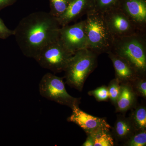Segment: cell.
<instances>
[{"mask_svg": "<svg viewBox=\"0 0 146 146\" xmlns=\"http://www.w3.org/2000/svg\"><path fill=\"white\" fill-rule=\"evenodd\" d=\"M137 96L129 83L121 84V91L115 104L116 112L124 114L136 106Z\"/></svg>", "mask_w": 146, "mask_h": 146, "instance_id": "obj_13", "label": "cell"}, {"mask_svg": "<svg viewBox=\"0 0 146 146\" xmlns=\"http://www.w3.org/2000/svg\"><path fill=\"white\" fill-rule=\"evenodd\" d=\"M111 51L127 61L139 76H146L145 33L115 38Z\"/></svg>", "mask_w": 146, "mask_h": 146, "instance_id": "obj_2", "label": "cell"}, {"mask_svg": "<svg viewBox=\"0 0 146 146\" xmlns=\"http://www.w3.org/2000/svg\"><path fill=\"white\" fill-rule=\"evenodd\" d=\"M86 16L84 21L88 49L98 55L111 51L115 38L108 27L103 14L91 9Z\"/></svg>", "mask_w": 146, "mask_h": 146, "instance_id": "obj_3", "label": "cell"}, {"mask_svg": "<svg viewBox=\"0 0 146 146\" xmlns=\"http://www.w3.org/2000/svg\"><path fill=\"white\" fill-rule=\"evenodd\" d=\"M98 56L88 48L76 52L64 71L66 83L79 91H82L88 76L97 67Z\"/></svg>", "mask_w": 146, "mask_h": 146, "instance_id": "obj_4", "label": "cell"}, {"mask_svg": "<svg viewBox=\"0 0 146 146\" xmlns=\"http://www.w3.org/2000/svg\"><path fill=\"white\" fill-rule=\"evenodd\" d=\"M107 54L115 69V78L120 84H131L139 76L136 71L122 58L111 51Z\"/></svg>", "mask_w": 146, "mask_h": 146, "instance_id": "obj_11", "label": "cell"}, {"mask_svg": "<svg viewBox=\"0 0 146 146\" xmlns=\"http://www.w3.org/2000/svg\"><path fill=\"white\" fill-rule=\"evenodd\" d=\"M39 91L42 97L71 109L80 103V98L72 96L66 91L63 78L51 73H46L42 77Z\"/></svg>", "mask_w": 146, "mask_h": 146, "instance_id": "obj_5", "label": "cell"}, {"mask_svg": "<svg viewBox=\"0 0 146 146\" xmlns=\"http://www.w3.org/2000/svg\"><path fill=\"white\" fill-rule=\"evenodd\" d=\"M14 30H12L9 29L0 18V39H7L9 36L14 35Z\"/></svg>", "mask_w": 146, "mask_h": 146, "instance_id": "obj_23", "label": "cell"}, {"mask_svg": "<svg viewBox=\"0 0 146 146\" xmlns=\"http://www.w3.org/2000/svg\"><path fill=\"white\" fill-rule=\"evenodd\" d=\"M103 15L108 27L114 38L141 33L128 17L118 7L110 9L103 13Z\"/></svg>", "mask_w": 146, "mask_h": 146, "instance_id": "obj_8", "label": "cell"}, {"mask_svg": "<svg viewBox=\"0 0 146 146\" xmlns=\"http://www.w3.org/2000/svg\"><path fill=\"white\" fill-rule=\"evenodd\" d=\"M50 14L56 18L65 13L69 4L68 0H49Z\"/></svg>", "mask_w": 146, "mask_h": 146, "instance_id": "obj_17", "label": "cell"}, {"mask_svg": "<svg viewBox=\"0 0 146 146\" xmlns=\"http://www.w3.org/2000/svg\"><path fill=\"white\" fill-rule=\"evenodd\" d=\"M136 131L129 117L122 114L118 115L112 132L115 141L123 143Z\"/></svg>", "mask_w": 146, "mask_h": 146, "instance_id": "obj_14", "label": "cell"}, {"mask_svg": "<svg viewBox=\"0 0 146 146\" xmlns=\"http://www.w3.org/2000/svg\"><path fill=\"white\" fill-rule=\"evenodd\" d=\"M68 2H69V3L70 2L72 1H73V0H68Z\"/></svg>", "mask_w": 146, "mask_h": 146, "instance_id": "obj_26", "label": "cell"}, {"mask_svg": "<svg viewBox=\"0 0 146 146\" xmlns=\"http://www.w3.org/2000/svg\"><path fill=\"white\" fill-rule=\"evenodd\" d=\"M123 145L125 146H145L146 130L136 131Z\"/></svg>", "mask_w": 146, "mask_h": 146, "instance_id": "obj_19", "label": "cell"}, {"mask_svg": "<svg viewBox=\"0 0 146 146\" xmlns=\"http://www.w3.org/2000/svg\"><path fill=\"white\" fill-rule=\"evenodd\" d=\"M58 40L68 50L74 54L80 50L88 48L85 21L60 27Z\"/></svg>", "mask_w": 146, "mask_h": 146, "instance_id": "obj_7", "label": "cell"}, {"mask_svg": "<svg viewBox=\"0 0 146 146\" xmlns=\"http://www.w3.org/2000/svg\"><path fill=\"white\" fill-rule=\"evenodd\" d=\"M72 110V114L68 117L67 121L69 122L74 123L80 127L86 134L99 128H111L104 118L94 117L87 114L81 110L79 106H74Z\"/></svg>", "mask_w": 146, "mask_h": 146, "instance_id": "obj_10", "label": "cell"}, {"mask_svg": "<svg viewBox=\"0 0 146 146\" xmlns=\"http://www.w3.org/2000/svg\"><path fill=\"white\" fill-rule=\"evenodd\" d=\"M109 100L112 104L115 105L121 91V84L116 78L111 80L107 86Z\"/></svg>", "mask_w": 146, "mask_h": 146, "instance_id": "obj_20", "label": "cell"}, {"mask_svg": "<svg viewBox=\"0 0 146 146\" xmlns=\"http://www.w3.org/2000/svg\"><path fill=\"white\" fill-rule=\"evenodd\" d=\"M116 7L128 17L139 31L145 33L146 3L145 0H123Z\"/></svg>", "mask_w": 146, "mask_h": 146, "instance_id": "obj_9", "label": "cell"}, {"mask_svg": "<svg viewBox=\"0 0 146 146\" xmlns=\"http://www.w3.org/2000/svg\"><path fill=\"white\" fill-rule=\"evenodd\" d=\"M129 117L136 131L146 130V108L145 105L135 106Z\"/></svg>", "mask_w": 146, "mask_h": 146, "instance_id": "obj_16", "label": "cell"}, {"mask_svg": "<svg viewBox=\"0 0 146 146\" xmlns=\"http://www.w3.org/2000/svg\"><path fill=\"white\" fill-rule=\"evenodd\" d=\"M133 90L137 96L146 98V76H139L131 84Z\"/></svg>", "mask_w": 146, "mask_h": 146, "instance_id": "obj_21", "label": "cell"}, {"mask_svg": "<svg viewBox=\"0 0 146 146\" xmlns=\"http://www.w3.org/2000/svg\"><path fill=\"white\" fill-rule=\"evenodd\" d=\"M90 96L94 97L98 102L107 101L109 100L108 87L102 86L96 89L88 92Z\"/></svg>", "mask_w": 146, "mask_h": 146, "instance_id": "obj_22", "label": "cell"}, {"mask_svg": "<svg viewBox=\"0 0 146 146\" xmlns=\"http://www.w3.org/2000/svg\"><path fill=\"white\" fill-rule=\"evenodd\" d=\"M89 0H73L69 3L63 15L57 18L60 27L69 25L91 10V3Z\"/></svg>", "mask_w": 146, "mask_h": 146, "instance_id": "obj_12", "label": "cell"}, {"mask_svg": "<svg viewBox=\"0 0 146 146\" xmlns=\"http://www.w3.org/2000/svg\"><path fill=\"white\" fill-rule=\"evenodd\" d=\"M86 141L82 144L83 146H94V141L92 136L89 134H87Z\"/></svg>", "mask_w": 146, "mask_h": 146, "instance_id": "obj_25", "label": "cell"}, {"mask_svg": "<svg viewBox=\"0 0 146 146\" xmlns=\"http://www.w3.org/2000/svg\"><path fill=\"white\" fill-rule=\"evenodd\" d=\"M117 0H95L91 5V9L104 13L117 6Z\"/></svg>", "mask_w": 146, "mask_h": 146, "instance_id": "obj_18", "label": "cell"}, {"mask_svg": "<svg viewBox=\"0 0 146 146\" xmlns=\"http://www.w3.org/2000/svg\"><path fill=\"white\" fill-rule=\"evenodd\" d=\"M18 0H0V11L3 9L13 5Z\"/></svg>", "mask_w": 146, "mask_h": 146, "instance_id": "obj_24", "label": "cell"}, {"mask_svg": "<svg viewBox=\"0 0 146 146\" xmlns=\"http://www.w3.org/2000/svg\"><path fill=\"white\" fill-rule=\"evenodd\" d=\"M73 54L58 39L45 47L35 60L42 68L60 73L65 71Z\"/></svg>", "mask_w": 146, "mask_h": 146, "instance_id": "obj_6", "label": "cell"}, {"mask_svg": "<svg viewBox=\"0 0 146 146\" xmlns=\"http://www.w3.org/2000/svg\"><path fill=\"white\" fill-rule=\"evenodd\" d=\"M60 27L50 13L38 11L20 21L14 36L23 54L35 59L45 47L58 39Z\"/></svg>", "mask_w": 146, "mask_h": 146, "instance_id": "obj_1", "label": "cell"}, {"mask_svg": "<svg viewBox=\"0 0 146 146\" xmlns=\"http://www.w3.org/2000/svg\"><path fill=\"white\" fill-rule=\"evenodd\" d=\"M110 129L106 127L99 128L88 134L93 138L94 146L114 145V139L112 132L110 130Z\"/></svg>", "mask_w": 146, "mask_h": 146, "instance_id": "obj_15", "label": "cell"}]
</instances>
